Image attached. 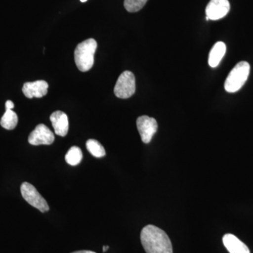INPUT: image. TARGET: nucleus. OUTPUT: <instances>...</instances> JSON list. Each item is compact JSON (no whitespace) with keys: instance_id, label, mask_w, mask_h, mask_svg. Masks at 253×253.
<instances>
[{"instance_id":"nucleus-20","label":"nucleus","mask_w":253,"mask_h":253,"mask_svg":"<svg viewBox=\"0 0 253 253\" xmlns=\"http://www.w3.org/2000/svg\"><path fill=\"white\" fill-rule=\"evenodd\" d=\"M87 1V0H81V1H82V2H85V1Z\"/></svg>"},{"instance_id":"nucleus-3","label":"nucleus","mask_w":253,"mask_h":253,"mask_svg":"<svg viewBox=\"0 0 253 253\" xmlns=\"http://www.w3.org/2000/svg\"><path fill=\"white\" fill-rule=\"evenodd\" d=\"M251 66L246 61H241L229 73L224 83V89L229 93L239 91L249 78Z\"/></svg>"},{"instance_id":"nucleus-17","label":"nucleus","mask_w":253,"mask_h":253,"mask_svg":"<svg viewBox=\"0 0 253 253\" xmlns=\"http://www.w3.org/2000/svg\"><path fill=\"white\" fill-rule=\"evenodd\" d=\"M5 108H6V110H12L14 108V104L12 101H10V100H8V101H6V104H5Z\"/></svg>"},{"instance_id":"nucleus-19","label":"nucleus","mask_w":253,"mask_h":253,"mask_svg":"<svg viewBox=\"0 0 253 253\" xmlns=\"http://www.w3.org/2000/svg\"><path fill=\"white\" fill-rule=\"evenodd\" d=\"M109 248V246H104V247H103V252L105 253L106 251H107Z\"/></svg>"},{"instance_id":"nucleus-13","label":"nucleus","mask_w":253,"mask_h":253,"mask_svg":"<svg viewBox=\"0 0 253 253\" xmlns=\"http://www.w3.org/2000/svg\"><path fill=\"white\" fill-rule=\"evenodd\" d=\"M17 124L18 116L16 113L11 109L6 110L1 121H0L1 126L4 129L11 130L16 127Z\"/></svg>"},{"instance_id":"nucleus-2","label":"nucleus","mask_w":253,"mask_h":253,"mask_svg":"<svg viewBox=\"0 0 253 253\" xmlns=\"http://www.w3.org/2000/svg\"><path fill=\"white\" fill-rule=\"evenodd\" d=\"M97 42L92 38L86 40L76 46L74 52L75 62L82 72H86L92 68Z\"/></svg>"},{"instance_id":"nucleus-6","label":"nucleus","mask_w":253,"mask_h":253,"mask_svg":"<svg viewBox=\"0 0 253 253\" xmlns=\"http://www.w3.org/2000/svg\"><path fill=\"white\" fill-rule=\"evenodd\" d=\"M136 126L141 138L145 144H149L153 136L158 130V123L154 118L147 116H140L136 120Z\"/></svg>"},{"instance_id":"nucleus-7","label":"nucleus","mask_w":253,"mask_h":253,"mask_svg":"<svg viewBox=\"0 0 253 253\" xmlns=\"http://www.w3.org/2000/svg\"><path fill=\"white\" fill-rule=\"evenodd\" d=\"M54 141V133L44 124L38 125L28 137V142L33 146L50 145L52 144Z\"/></svg>"},{"instance_id":"nucleus-10","label":"nucleus","mask_w":253,"mask_h":253,"mask_svg":"<svg viewBox=\"0 0 253 253\" xmlns=\"http://www.w3.org/2000/svg\"><path fill=\"white\" fill-rule=\"evenodd\" d=\"M50 121L52 123L56 134L61 136L67 135L69 124L66 113L61 111H55L50 116Z\"/></svg>"},{"instance_id":"nucleus-14","label":"nucleus","mask_w":253,"mask_h":253,"mask_svg":"<svg viewBox=\"0 0 253 253\" xmlns=\"http://www.w3.org/2000/svg\"><path fill=\"white\" fill-rule=\"evenodd\" d=\"M66 161L71 166H75L80 164L83 159V153L78 146H73L68 150L66 155Z\"/></svg>"},{"instance_id":"nucleus-16","label":"nucleus","mask_w":253,"mask_h":253,"mask_svg":"<svg viewBox=\"0 0 253 253\" xmlns=\"http://www.w3.org/2000/svg\"><path fill=\"white\" fill-rule=\"evenodd\" d=\"M148 0H125L124 6L129 12H137L144 7Z\"/></svg>"},{"instance_id":"nucleus-11","label":"nucleus","mask_w":253,"mask_h":253,"mask_svg":"<svg viewBox=\"0 0 253 253\" xmlns=\"http://www.w3.org/2000/svg\"><path fill=\"white\" fill-rule=\"evenodd\" d=\"M222 241L226 249L230 253H251L248 246L233 234H225Z\"/></svg>"},{"instance_id":"nucleus-9","label":"nucleus","mask_w":253,"mask_h":253,"mask_svg":"<svg viewBox=\"0 0 253 253\" xmlns=\"http://www.w3.org/2000/svg\"><path fill=\"white\" fill-rule=\"evenodd\" d=\"M48 87L49 84L44 81L29 82L23 84L22 91L28 99L41 98L47 94Z\"/></svg>"},{"instance_id":"nucleus-5","label":"nucleus","mask_w":253,"mask_h":253,"mask_svg":"<svg viewBox=\"0 0 253 253\" xmlns=\"http://www.w3.org/2000/svg\"><path fill=\"white\" fill-rule=\"evenodd\" d=\"M21 192L23 199L41 212H45L49 211V207L46 200L38 192L36 188L30 183L23 182L21 184Z\"/></svg>"},{"instance_id":"nucleus-1","label":"nucleus","mask_w":253,"mask_h":253,"mask_svg":"<svg viewBox=\"0 0 253 253\" xmlns=\"http://www.w3.org/2000/svg\"><path fill=\"white\" fill-rule=\"evenodd\" d=\"M141 242L146 253H173L167 234L154 225H147L141 232Z\"/></svg>"},{"instance_id":"nucleus-18","label":"nucleus","mask_w":253,"mask_h":253,"mask_svg":"<svg viewBox=\"0 0 253 253\" xmlns=\"http://www.w3.org/2000/svg\"><path fill=\"white\" fill-rule=\"evenodd\" d=\"M71 253H96L95 252H93V251H76V252H73Z\"/></svg>"},{"instance_id":"nucleus-8","label":"nucleus","mask_w":253,"mask_h":253,"mask_svg":"<svg viewBox=\"0 0 253 253\" xmlns=\"http://www.w3.org/2000/svg\"><path fill=\"white\" fill-rule=\"evenodd\" d=\"M229 10L230 4L228 0H211L206 6V17L217 21L226 16Z\"/></svg>"},{"instance_id":"nucleus-15","label":"nucleus","mask_w":253,"mask_h":253,"mask_svg":"<svg viewBox=\"0 0 253 253\" xmlns=\"http://www.w3.org/2000/svg\"><path fill=\"white\" fill-rule=\"evenodd\" d=\"M86 149L93 156L96 158H102L106 155V151L102 145L95 139H89L86 143Z\"/></svg>"},{"instance_id":"nucleus-4","label":"nucleus","mask_w":253,"mask_h":253,"mask_svg":"<svg viewBox=\"0 0 253 253\" xmlns=\"http://www.w3.org/2000/svg\"><path fill=\"white\" fill-rule=\"evenodd\" d=\"M136 91V81L134 74L125 71L118 78L114 88V94L120 99H128Z\"/></svg>"},{"instance_id":"nucleus-12","label":"nucleus","mask_w":253,"mask_h":253,"mask_svg":"<svg viewBox=\"0 0 253 253\" xmlns=\"http://www.w3.org/2000/svg\"><path fill=\"white\" fill-rule=\"evenodd\" d=\"M226 44L223 42H218L214 44L210 52L208 59V63L211 67H217L226 54Z\"/></svg>"}]
</instances>
